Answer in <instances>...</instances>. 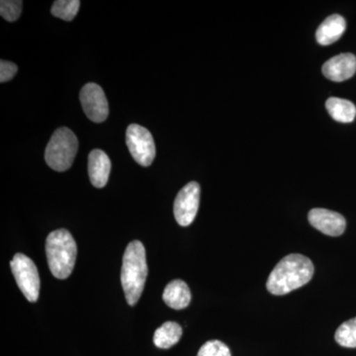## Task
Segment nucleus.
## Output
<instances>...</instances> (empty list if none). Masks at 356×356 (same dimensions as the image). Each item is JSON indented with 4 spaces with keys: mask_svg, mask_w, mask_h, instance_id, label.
<instances>
[{
    "mask_svg": "<svg viewBox=\"0 0 356 356\" xmlns=\"http://www.w3.org/2000/svg\"><path fill=\"white\" fill-rule=\"evenodd\" d=\"M313 262L305 255H286L269 274L266 288L276 296L286 295L306 285L314 275Z\"/></svg>",
    "mask_w": 356,
    "mask_h": 356,
    "instance_id": "obj_1",
    "label": "nucleus"
},
{
    "mask_svg": "<svg viewBox=\"0 0 356 356\" xmlns=\"http://www.w3.org/2000/svg\"><path fill=\"white\" fill-rule=\"evenodd\" d=\"M147 276L146 250L140 241H133L126 248L121 270V283L130 306L139 302Z\"/></svg>",
    "mask_w": 356,
    "mask_h": 356,
    "instance_id": "obj_2",
    "label": "nucleus"
},
{
    "mask_svg": "<svg viewBox=\"0 0 356 356\" xmlns=\"http://www.w3.org/2000/svg\"><path fill=\"white\" fill-rule=\"evenodd\" d=\"M46 254L51 274L58 280H67L76 264V241L67 229H56L47 238Z\"/></svg>",
    "mask_w": 356,
    "mask_h": 356,
    "instance_id": "obj_3",
    "label": "nucleus"
},
{
    "mask_svg": "<svg viewBox=\"0 0 356 356\" xmlns=\"http://www.w3.org/2000/svg\"><path fill=\"white\" fill-rule=\"evenodd\" d=\"M77 149L79 140L74 133L67 128L58 129L47 145L44 152L47 165L56 172H65L74 163Z\"/></svg>",
    "mask_w": 356,
    "mask_h": 356,
    "instance_id": "obj_4",
    "label": "nucleus"
},
{
    "mask_svg": "<svg viewBox=\"0 0 356 356\" xmlns=\"http://www.w3.org/2000/svg\"><path fill=\"white\" fill-rule=\"evenodd\" d=\"M10 266L16 283L25 298L32 303L37 302L40 294V276L36 264L25 254H16Z\"/></svg>",
    "mask_w": 356,
    "mask_h": 356,
    "instance_id": "obj_5",
    "label": "nucleus"
},
{
    "mask_svg": "<svg viewBox=\"0 0 356 356\" xmlns=\"http://www.w3.org/2000/svg\"><path fill=\"white\" fill-rule=\"evenodd\" d=\"M126 144L133 159L142 166H149L156 158V145L147 129L132 124L126 131Z\"/></svg>",
    "mask_w": 356,
    "mask_h": 356,
    "instance_id": "obj_6",
    "label": "nucleus"
},
{
    "mask_svg": "<svg viewBox=\"0 0 356 356\" xmlns=\"http://www.w3.org/2000/svg\"><path fill=\"white\" fill-rule=\"evenodd\" d=\"M200 185L195 181L189 182L178 192L173 205V213L180 226H189L195 219L200 203Z\"/></svg>",
    "mask_w": 356,
    "mask_h": 356,
    "instance_id": "obj_7",
    "label": "nucleus"
},
{
    "mask_svg": "<svg viewBox=\"0 0 356 356\" xmlns=\"http://www.w3.org/2000/svg\"><path fill=\"white\" fill-rule=\"evenodd\" d=\"M79 98L89 120L102 123L108 118V102L102 86L93 83L86 84L81 89Z\"/></svg>",
    "mask_w": 356,
    "mask_h": 356,
    "instance_id": "obj_8",
    "label": "nucleus"
},
{
    "mask_svg": "<svg viewBox=\"0 0 356 356\" xmlns=\"http://www.w3.org/2000/svg\"><path fill=\"white\" fill-rule=\"evenodd\" d=\"M308 219L314 228L327 236H341L346 231V219L343 215L334 211L315 208L309 212Z\"/></svg>",
    "mask_w": 356,
    "mask_h": 356,
    "instance_id": "obj_9",
    "label": "nucleus"
},
{
    "mask_svg": "<svg viewBox=\"0 0 356 356\" xmlns=\"http://www.w3.org/2000/svg\"><path fill=\"white\" fill-rule=\"evenodd\" d=\"M322 70L324 76L334 83L348 81L356 72V57L350 53L341 54L327 60Z\"/></svg>",
    "mask_w": 356,
    "mask_h": 356,
    "instance_id": "obj_10",
    "label": "nucleus"
},
{
    "mask_svg": "<svg viewBox=\"0 0 356 356\" xmlns=\"http://www.w3.org/2000/svg\"><path fill=\"white\" fill-rule=\"evenodd\" d=\"M111 172V161L102 149H93L88 156V175L91 184L96 188L107 184Z\"/></svg>",
    "mask_w": 356,
    "mask_h": 356,
    "instance_id": "obj_11",
    "label": "nucleus"
},
{
    "mask_svg": "<svg viewBox=\"0 0 356 356\" xmlns=\"http://www.w3.org/2000/svg\"><path fill=\"white\" fill-rule=\"evenodd\" d=\"M346 29V19L339 14H334L318 26L316 32V39L318 44L329 46L341 38Z\"/></svg>",
    "mask_w": 356,
    "mask_h": 356,
    "instance_id": "obj_12",
    "label": "nucleus"
},
{
    "mask_svg": "<svg viewBox=\"0 0 356 356\" xmlns=\"http://www.w3.org/2000/svg\"><path fill=\"white\" fill-rule=\"evenodd\" d=\"M163 299L166 305L170 308L175 310H182L191 303V289L184 281L172 280L166 285Z\"/></svg>",
    "mask_w": 356,
    "mask_h": 356,
    "instance_id": "obj_13",
    "label": "nucleus"
},
{
    "mask_svg": "<svg viewBox=\"0 0 356 356\" xmlns=\"http://www.w3.org/2000/svg\"><path fill=\"white\" fill-rule=\"evenodd\" d=\"M325 108L334 120L341 123H350L355 119V105L348 100L337 97L329 98L325 102Z\"/></svg>",
    "mask_w": 356,
    "mask_h": 356,
    "instance_id": "obj_14",
    "label": "nucleus"
},
{
    "mask_svg": "<svg viewBox=\"0 0 356 356\" xmlns=\"http://www.w3.org/2000/svg\"><path fill=\"white\" fill-rule=\"evenodd\" d=\"M181 336L182 329L177 323L165 322L154 332V343L156 348L168 350L175 346L181 339Z\"/></svg>",
    "mask_w": 356,
    "mask_h": 356,
    "instance_id": "obj_15",
    "label": "nucleus"
},
{
    "mask_svg": "<svg viewBox=\"0 0 356 356\" xmlns=\"http://www.w3.org/2000/svg\"><path fill=\"white\" fill-rule=\"evenodd\" d=\"M336 341L343 348H356V318L346 321L337 327L334 334Z\"/></svg>",
    "mask_w": 356,
    "mask_h": 356,
    "instance_id": "obj_16",
    "label": "nucleus"
},
{
    "mask_svg": "<svg viewBox=\"0 0 356 356\" xmlns=\"http://www.w3.org/2000/svg\"><path fill=\"white\" fill-rule=\"evenodd\" d=\"M81 1L79 0H58L54 2L51 13L55 17L65 21H72L77 15Z\"/></svg>",
    "mask_w": 356,
    "mask_h": 356,
    "instance_id": "obj_17",
    "label": "nucleus"
},
{
    "mask_svg": "<svg viewBox=\"0 0 356 356\" xmlns=\"http://www.w3.org/2000/svg\"><path fill=\"white\" fill-rule=\"evenodd\" d=\"M22 4V1H16V0H1L0 14L8 22H14L20 17Z\"/></svg>",
    "mask_w": 356,
    "mask_h": 356,
    "instance_id": "obj_18",
    "label": "nucleus"
},
{
    "mask_svg": "<svg viewBox=\"0 0 356 356\" xmlns=\"http://www.w3.org/2000/svg\"><path fill=\"white\" fill-rule=\"evenodd\" d=\"M197 356H232L229 348L222 341L214 339L204 343Z\"/></svg>",
    "mask_w": 356,
    "mask_h": 356,
    "instance_id": "obj_19",
    "label": "nucleus"
},
{
    "mask_svg": "<svg viewBox=\"0 0 356 356\" xmlns=\"http://www.w3.org/2000/svg\"><path fill=\"white\" fill-rule=\"evenodd\" d=\"M18 67L14 63L0 60V83L11 81L17 74Z\"/></svg>",
    "mask_w": 356,
    "mask_h": 356,
    "instance_id": "obj_20",
    "label": "nucleus"
}]
</instances>
